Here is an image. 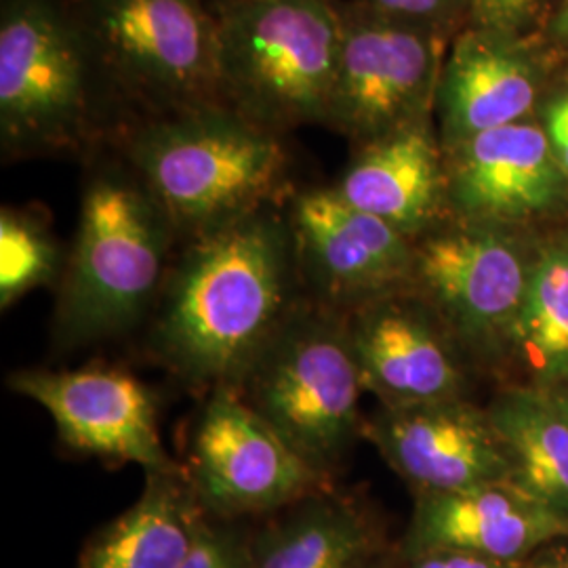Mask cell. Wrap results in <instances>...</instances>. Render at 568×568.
Segmentation results:
<instances>
[{"mask_svg":"<svg viewBox=\"0 0 568 568\" xmlns=\"http://www.w3.org/2000/svg\"><path fill=\"white\" fill-rule=\"evenodd\" d=\"M366 568H387L386 565H384V562H382V558H379V560H375V562H373V565H368V567Z\"/></svg>","mask_w":568,"mask_h":568,"instance_id":"cell-33","label":"cell"},{"mask_svg":"<svg viewBox=\"0 0 568 568\" xmlns=\"http://www.w3.org/2000/svg\"><path fill=\"white\" fill-rule=\"evenodd\" d=\"M68 251L41 206L0 211V305L9 310L28 293L60 284Z\"/></svg>","mask_w":568,"mask_h":568,"instance_id":"cell-23","label":"cell"},{"mask_svg":"<svg viewBox=\"0 0 568 568\" xmlns=\"http://www.w3.org/2000/svg\"><path fill=\"white\" fill-rule=\"evenodd\" d=\"M539 0H467L471 28L493 37L514 41L537 16Z\"/></svg>","mask_w":568,"mask_h":568,"instance_id":"cell-25","label":"cell"},{"mask_svg":"<svg viewBox=\"0 0 568 568\" xmlns=\"http://www.w3.org/2000/svg\"><path fill=\"white\" fill-rule=\"evenodd\" d=\"M74 9L129 126L222 103L206 0H74Z\"/></svg>","mask_w":568,"mask_h":568,"instance_id":"cell-7","label":"cell"},{"mask_svg":"<svg viewBox=\"0 0 568 568\" xmlns=\"http://www.w3.org/2000/svg\"><path fill=\"white\" fill-rule=\"evenodd\" d=\"M523 568H568V556L567 558H556V560H548V562H537V565H528Z\"/></svg>","mask_w":568,"mask_h":568,"instance_id":"cell-31","label":"cell"},{"mask_svg":"<svg viewBox=\"0 0 568 568\" xmlns=\"http://www.w3.org/2000/svg\"><path fill=\"white\" fill-rule=\"evenodd\" d=\"M201 514L183 466L150 471L138 501L87 539L77 568H182Z\"/></svg>","mask_w":568,"mask_h":568,"instance_id":"cell-20","label":"cell"},{"mask_svg":"<svg viewBox=\"0 0 568 568\" xmlns=\"http://www.w3.org/2000/svg\"><path fill=\"white\" fill-rule=\"evenodd\" d=\"M347 331L363 386L384 406L464 398L457 342L415 291L358 307Z\"/></svg>","mask_w":568,"mask_h":568,"instance_id":"cell-14","label":"cell"},{"mask_svg":"<svg viewBox=\"0 0 568 568\" xmlns=\"http://www.w3.org/2000/svg\"><path fill=\"white\" fill-rule=\"evenodd\" d=\"M387 464L419 493H457L511 480V462L487 410L464 398L384 406L365 422Z\"/></svg>","mask_w":568,"mask_h":568,"instance_id":"cell-13","label":"cell"},{"mask_svg":"<svg viewBox=\"0 0 568 568\" xmlns=\"http://www.w3.org/2000/svg\"><path fill=\"white\" fill-rule=\"evenodd\" d=\"M509 342L520 347L535 379L568 384V246L546 248L528 272L527 293Z\"/></svg>","mask_w":568,"mask_h":568,"instance_id":"cell-22","label":"cell"},{"mask_svg":"<svg viewBox=\"0 0 568 568\" xmlns=\"http://www.w3.org/2000/svg\"><path fill=\"white\" fill-rule=\"evenodd\" d=\"M126 126L74 0H0L2 159H91Z\"/></svg>","mask_w":568,"mask_h":568,"instance_id":"cell-3","label":"cell"},{"mask_svg":"<svg viewBox=\"0 0 568 568\" xmlns=\"http://www.w3.org/2000/svg\"><path fill=\"white\" fill-rule=\"evenodd\" d=\"M253 568H366L382 558L366 509L331 487L251 520Z\"/></svg>","mask_w":568,"mask_h":568,"instance_id":"cell-19","label":"cell"},{"mask_svg":"<svg viewBox=\"0 0 568 568\" xmlns=\"http://www.w3.org/2000/svg\"><path fill=\"white\" fill-rule=\"evenodd\" d=\"M551 32L554 37H558L560 41H568V0L560 7L556 20L551 23Z\"/></svg>","mask_w":568,"mask_h":568,"instance_id":"cell-29","label":"cell"},{"mask_svg":"<svg viewBox=\"0 0 568 568\" xmlns=\"http://www.w3.org/2000/svg\"><path fill=\"white\" fill-rule=\"evenodd\" d=\"M398 568H523L520 562H504L469 551H427L417 556H400Z\"/></svg>","mask_w":568,"mask_h":568,"instance_id":"cell-27","label":"cell"},{"mask_svg":"<svg viewBox=\"0 0 568 568\" xmlns=\"http://www.w3.org/2000/svg\"><path fill=\"white\" fill-rule=\"evenodd\" d=\"M450 215L501 225L544 215L565 201L568 175L546 129L528 122L478 133L445 150Z\"/></svg>","mask_w":568,"mask_h":568,"instance_id":"cell-15","label":"cell"},{"mask_svg":"<svg viewBox=\"0 0 568 568\" xmlns=\"http://www.w3.org/2000/svg\"><path fill=\"white\" fill-rule=\"evenodd\" d=\"M342 44L323 126L356 143L429 119L447 32L339 0Z\"/></svg>","mask_w":568,"mask_h":568,"instance_id":"cell-8","label":"cell"},{"mask_svg":"<svg viewBox=\"0 0 568 568\" xmlns=\"http://www.w3.org/2000/svg\"><path fill=\"white\" fill-rule=\"evenodd\" d=\"M544 116L551 150L568 175V93L548 103Z\"/></svg>","mask_w":568,"mask_h":568,"instance_id":"cell-28","label":"cell"},{"mask_svg":"<svg viewBox=\"0 0 568 568\" xmlns=\"http://www.w3.org/2000/svg\"><path fill=\"white\" fill-rule=\"evenodd\" d=\"M213 11L220 102L283 138L323 124L342 44L339 0H234Z\"/></svg>","mask_w":568,"mask_h":568,"instance_id":"cell-5","label":"cell"},{"mask_svg":"<svg viewBox=\"0 0 568 568\" xmlns=\"http://www.w3.org/2000/svg\"><path fill=\"white\" fill-rule=\"evenodd\" d=\"M333 190L417 243L450 213L443 140L426 119L358 143Z\"/></svg>","mask_w":568,"mask_h":568,"instance_id":"cell-17","label":"cell"},{"mask_svg":"<svg viewBox=\"0 0 568 568\" xmlns=\"http://www.w3.org/2000/svg\"><path fill=\"white\" fill-rule=\"evenodd\" d=\"M182 568H253L251 520H220L203 511Z\"/></svg>","mask_w":568,"mask_h":568,"instance_id":"cell-24","label":"cell"},{"mask_svg":"<svg viewBox=\"0 0 568 568\" xmlns=\"http://www.w3.org/2000/svg\"><path fill=\"white\" fill-rule=\"evenodd\" d=\"M396 20L422 23L448 32V28L467 16V0H349Z\"/></svg>","mask_w":568,"mask_h":568,"instance_id":"cell-26","label":"cell"},{"mask_svg":"<svg viewBox=\"0 0 568 568\" xmlns=\"http://www.w3.org/2000/svg\"><path fill=\"white\" fill-rule=\"evenodd\" d=\"M511 462V480L568 516V424L537 392H508L487 410Z\"/></svg>","mask_w":568,"mask_h":568,"instance_id":"cell-21","label":"cell"},{"mask_svg":"<svg viewBox=\"0 0 568 568\" xmlns=\"http://www.w3.org/2000/svg\"><path fill=\"white\" fill-rule=\"evenodd\" d=\"M183 469L199 508L220 520H260L335 487L232 387L206 394Z\"/></svg>","mask_w":568,"mask_h":568,"instance_id":"cell-9","label":"cell"},{"mask_svg":"<svg viewBox=\"0 0 568 568\" xmlns=\"http://www.w3.org/2000/svg\"><path fill=\"white\" fill-rule=\"evenodd\" d=\"M211 7H220V4H225V2H234V0H206Z\"/></svg>","mask_w":568,"mask_h":568,"instance_id":"cell-32","label":"cell"},{"mask_svg":"<svg viewBox=\"0 0 568 568\" xmlns=\"http://www.w3.org/2000/svg\"><path fill=\"white\" fill-rule=\"evenodd\" d=\"M556 539H568V516L514 480H501L457 493H419L403 556L469 551L520 562Z\"/></svg>","mask_w":568,"mask_h":568,"instance_id":"cell-16","label":"cell"},{"mask_svg":"<svg viewBox=\"0 0 568 568\" xmlns=\"http://www.w3.org/2000/svg\"><path fill=\"white\" fill-rule=\"evenodd\" d=\"M415 253V293L457 344L488 349L509 339L530 270L499 227L457 220L417 241Z\"/></svg>","mask_w":568,"mask_h":568,"instance_id":"cell-11","label":"cell"},{"mask_svg":"<svg viewBox=\"0 0 568 568\" xmlns=\"http://www.w3.org/2000/svg\"><path fill=\"white\" fill-rule=\"evenodd\" d=\"M537 93L535 65L514 41L467 28L453 42L438 84L443 148L520 122Z\"/></svg>","mask_w":568,"mask_h":568,"instance_id":"cell-18","label":"cell"},{"mask_svg":"<svg viewBox=\"0 0 568 568\" xmlns=\"http://www.w3.org/2000/svg\"><path fill=\"white\" fill-rule=\"evenodd\" d=\"M551 403H554V406L558 408V413H560V415L567 419L568 424V389L567 392H562V394H558V396H556Z\"/></svg>","mask_w":568,"mask_h":568,"instance_id":"cell-30","label":"cell"},{"mask_svg":"<svg viewBox=\"0 0 568 568\" xmlns=\"http://www.w3.org/2000/svg\"><path fill=\"white\" fill-rule=\"evenodd\" d=\"M304 300L284 206H265L180 244L150 349L187 386L234 389Z\"/></svg>","mask_w":568,"mask_h":568,"instance_id":"cell-1","label":"cell"},{"mask_svg":"<svg viewBox=\"0 0 568 568\" xmlns=\"http://www.w3.org/2000/svg\"><path fill=\"white\" fill-rule=\"evenodd\" d=\"M93 154L79 227L58 288L53 344H100L150 321L182 244L138 171L114 145Z\"/></svg>","mask_w":568,"mask_h":568,"instance_id":"cell-2","label":"cell"},{"mask_svg":"<svg viewBox=\"0 0 568 568\" xmlns=\"http://www.w3.org/2000/svg\"><path fill=\"white\" fill-rule=\"evenodd\" d=\"M305 464L328 480L363 436L365 392L347 314L305 297L234 387Z\"/></svg>","mask_w":568,"mask_h":568,"instance_id":"cell-6","label":"cell"},{"mask_svg":"<svg viewBox=\"0 0 568 568\" xmlns=\"http://www.w3.org/2000/svg\"><path fill=\"white\" fill-rule=\"evenodd\" d=\"M7 386L41 405L61 445L74 453L108 464H135L145 474L180 467L164 448L156 396L124 368H23L9 375Z\"/></svg>","mask_w":568,"mask_h":568,"instance_id":"cell-12","label":"cell"},{"mask_svg":"<svg viewBox=\"0 0 568 568\" xmlns=\"http://www.w3.org/2000/svg\"><path fill=\"white\" fill-rule=\"evenodd\" d=\"M185 243L291 199L283 135L224 103L133 122L112 143Z\"/></svg>","mask_w":568,"mask_h":568,"instance_id":"cell-4","label":"cell"},{"mask_svg":"<svg viewBox=\"0 0 568 568\" xmlns=\"http://www.w3.org/2000/svg\"><path fill=\"white\" fill-rule=\"evenodd\" d=\"M284 217L307 300L352 314L415 291V243L333 185L293 192Z\"/></svg>","mask_w":568,"mask_h":568,"instance_id":"cell-10","label":"cell"}]
</instances>
